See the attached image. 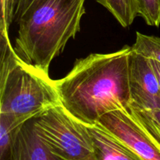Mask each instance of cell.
Returning a JSON list of instances; mask_svg holds the SVG:
<instances>
[{"mask_svg":"<svg viewBox=\"0 0 160 160\" xmlns=\"http://www.w3.org/2000/svg\"><path fill=\"white\" fill-rule=\"evenodd\" d=\"M85 0H43L18 22L14 49L26 62L48 73L53 59L81 30Z\"/></svg>","mask_w":160,"mask_h":160,"instance_id":"2","label":"cell"},{"mask_svg":"<svg viewBox=\"0 0 160 160\" xmlns=\"http://www.w3.org/2000/svg\"><path fill=\"white\" fill-rule=\"evenodd\" d=\"M150 61H151V63L152 65L153 69H154L155 72H156V75H157V78L159 79V84H160V63L158 61L155 60V59H149Z\"/></svg>","mask_w":160,"mask_h":160,"instance_id":"16","label":"cell"},{"mask_svg":"<svg viewBox=\"0 0 160 160\" xmlns=\"http://www.w3.org/2000/svg\"><path fill=\"white\" fill-rule=\"evenodd\" d=\"M131 47L135 52L160 63V38L136 32L135 42Z\"/></svg>","mask_w":160,"mask_h":160,"instance_id":"11","label":"cell"},{"mask_svg":"<svg viewBox=\"0 0 160 160\" xmlns=\"http://www.w3.org/2000/svg\"><path fill=\"white\" fill-rule=\"evenodd\" d=\"M88 127L96 146L98 160H144L98 124Z\"/></svg>","mask_w":160,"mask_h":160,"instance_id":"8","label":"cell"},{"mask_svg":"<svg viewBox=\"0 0 160 160\" xmlns=\"http://www.w3.org/2000/svg\"><path fill=\"white\" fill-rule=\"evenodd\" d=\"M59 105L56 81L48 73L20 58L11 44L8 31L1 28L0 114L20 127Z\"/></svg>","mask_w":160,"mask_h":160,"instance_id":"3","label":"cell"},{"mask_svg":"<svg viewBox=\"0 0 160 160\" xmlns=\"http://www.w3.org/2000/svg\"><path fill=\"white\" fill-rule=\"evenodd\" d=\"M142 110H144V109H142ZM144 111H145V112H146L147 113H148V115H149L150 117L153 119V120H156V121L160 125V108H159V109H152V110H144Z\"/></svg>","mask_w":160,"mask_h":160,"instance_id":"15","label":"cell"},{"mask_svg":"<svg viewBox=\"0 0 160 160\" xmlns=\"http://www.w3.org/2000/svg\"><path fill=\"white\" fill-rule=\"evenodd\" d=\"M98 126L123 142L144 160H160V148L130 112L116 110L100 118Z\"/></svg>","mask_w":160,"mask_h":160,"instance_id":"5","label":"cell"},{"mask_svg":"<svg viewBox=\"0 0 160 160\" xmlns=\"http://www.w3.org/2000/svg\"><path fill=\"white\" fill-rule=\"evenodd\" d=\"M138 13L147 25L159 27L160 25V0H136Z\"/></svg>","mask_w":160,"mask_h":160,"instance_id":"14","label":"cell"},{"mask_svg":"<svg viewBox=\"0 0 160 160\" xmlns=\"http://www.w3.org/2000/svg\"><path fill=\"white\" fill-rule=\"evenodd\" d=\"M10 160H62L39 137L33 120L19 127L14 134Z\"/></svg>","mask_w":160,"mask_h":160,"instance_id":"7","label":"cell"},{"mask_svg":"<svg viewBox=\"0 0 160 160\" xmlns=\"http://www.w3.org/2000/svg\"><path fill=\"white\" fill-rule=\"evenodd\" d=\"M18 128L9 117L0 114V160L11 159L14 134Z\"/></svg>","mask_w":160,"mask_h":160,"instance_id":"12","label":"cell"},{"mask_svg":"<svg viewBox=\"0 0 160 160\" xmlns=\"http://www.w3.org/2000/svg\"><path fill=\"white\" fill-rule=\"evenodd\" d=\"M132 53V47L125 45L113 52L78 59L65 77L56 81L61 105L87 126L95 125L110 112H129Z\"/></svg>","mask_w":160,"mask_h":160,"instance_id":"1","label":"cell"},{"mask_svg":"<svg viewBox=\"0 0 160 160\" xmlns=\"http://www.w3.org/2000/svg\"><path fill=\"white\" fill-rule=\"evenodd\" d=\"M131 117L146 131L160 148V125L146 112L135 106H131L129 110Z\"/></svg>","mask_w":160,"mask_h":160,"instance_id":"13","label":"cell"},{"mask_svg":"<svg viewBox=\"0 0 160 160\" xmlns=\"http://www.w3.org/2000/svg\"><path fill=\"white\" fill-rule=\"evenodd\" d=\"M123 28L131 26L138 16L136 0H97Z\"/></svg>","mask_w":160,"mask_h":160,"instance_id":"10","label":"cell"},{"mask_svg":"<svg viewBox=\"0 0 160 160\" xmlns=\"http://www.w3.org/2000/svg\"><path fill=\"white\" fill-rule=\"evenodd\" d=\"M131 106L144 110L160 108V84L148 58L133 50L130 64Z\"/></svg>","mask_w":160,"mask_h":160,"instance_id":"6","label":"cell"},{"mask_svg":"<svg viewBox=\"0 0 160 160\" xmlns=\"http://www.w3.org/2000/svg\"><path fill=\"white\" fill-rule=\"evenodd\" d=\"M43 0H1V28L9 29L12 21L18 23Z\"/></svg>","mask_w":160,"mask_h":160,"instance_id":"9","label":"cell"},{"mask_svg":"<svg viewBox=\"0 0 160 160\" xmlns=\"http://www.w3.org/2000/svg\"><path fill=\"white\" fill-rule=\"evenodd\" d=\"M33 120L39 137L62 160H98L88 127L59 105Z\"/></svg>","mask_w":160,"mask_h":160,"instance_id":"4","label":"cell"}]
</instances>
